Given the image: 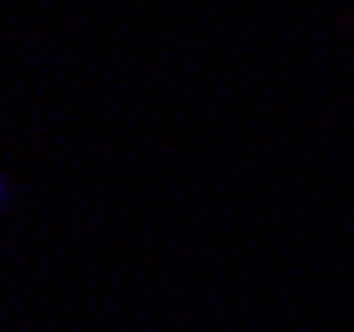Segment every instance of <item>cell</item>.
<instances>
[{"mask_svg": "<svg viewBox=\"0 0 354 332\" xmlns=\"http://www.w3.org/2000/svg\"><path fill=\"white\" fill-rule=\"evenodd\" d=\"M11 211V179H0V217Z\"/></svg>", "mask_w": 354, "mask_h": 332, "instance_id": "1", "label": "cell"}]
</instances>
